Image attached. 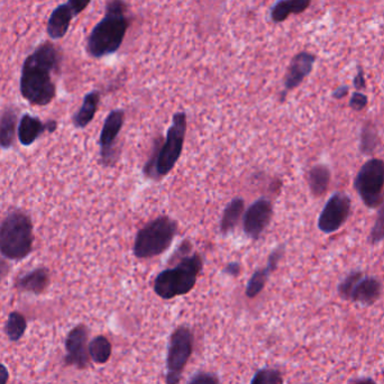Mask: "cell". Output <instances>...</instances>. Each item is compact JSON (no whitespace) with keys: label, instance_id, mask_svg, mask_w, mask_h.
I'll return each instance as SVG.
<instances>
[{"label":"cell","instance_id":"6da1fadb","mask_svg":"<svg viewBox=\"0 0 384 384\" xmlns=\"http://www.w3.org/2000/svg\"><path fill=\"white\" fill-rule=\"evenodd\" d=\"M62 54L50 41L37 45L21 66L19 91L33 106H48L56 96L54 74L60 71Z\"/></svg>","mask_w":384,"mask_h":384},{"label":"cell","instance_id":"7a4b0ae2","mask_svg":"<svg viewBox=\"0 0 384 384\" xmlns=\"http://www.w3.org/2000/svg\"><path fill=\"white\" fill-rule=\"evenodd\" d=\"M128 4L125 0H107L105 13L91 29L86 42V52L92 59L113 56L121 48L131 25Z\"/></svg>","mask_w":384,"mask_h":384},{"label":"cell","instance_id":"3957f363","mask_svg":"<svg viewBox=\"0 0 384 384\" xmlns=\"http://www.w3.org/2000/svg\"><path fill=\"white\" fill-rule=\"evenodd\" d=\"M187 128L188 118L186 111L174 113L166 138L158 137L154 140L152 154L143 168V173L146 178L160 180L173 170L181 158Z\"/></svg>","mask_w":384,"mask_h":384},{"label":"cell","instance_id":"277c9868","mask_svg":"<svg viewBox=\"0 0 384 384\" xmlns=\"http://www.w3.org/2000/svg\"><path fill=\"white\" fill-rule=\"evenodd\" d=\"M203 268V256L199 253H192L173 268H166L156 276L153 284L154 293L164 300L188 295L196 287Z\"/></svg>","mask_w":384,"mask_h":384},{"label":"cell","instance_id":"5b68a950","mask_svg":"<svg viewBox=\"0 0 384 384\" xmlns=\"http://www.w3.org/2000/svg\"><path fill=\"white\" fill-rule=\"evenodd\" d=\"M33 243L32 219L24 211H11L0 221V254L4 258L24 260L32 253Z\"/></svg>","mask_w":384,"mask_h":384},{"label":"cell","instance_id":"8992f818","mask_svg":"<svg viewBox=\"0 0 384 384\" xmlns=\"http://www.w3.org/2000/svg\"><path fill=\"white\" fill-rule=\"evenodd\" d=\"M178 221L170 216H158L137 232L133 245L135 258L148 260L163 254L173 243Z\"/></svg>","mask_w":384,"mask_h":384},{"label":"cell","instance_id":"52a82bcc","mask_svg":"<svg viewBox=\"0 0 384 384\" xmlns=\"http://www.w3.org/2000/svg\"><path fill=\"white\" fill-rule=\"evenodd\" d=\"M193 335L187 326L174 329L170 337L166 354V384H179L182 372L192 354Z\"/></svg>","mask_w":384,"mask_h":384},{"label":"cell","instance_id":"ba28073f","mask_svg":"<svg viewBox=\"0 0 384 384\" xmlns=\"http://www.w3.org/2000/svg\"><path fill=\"white\" fill-rule=\"evenodd\" d=\"M354 188L366 207L371 209L380 207L384 188L383 161L372 158L364 163L356 174Z\"/></svg>","mask_w":384,"mask_h":384},{"label":"cell","instance_id":"9c48e42d","mask_svg":"<svg viewBox=\"0 0 384 384\" xmlns=\"http://www.w3.org/2000/svg\"><path fill=\"white\" fill-rule=\"evenodd\" d=\"M125 111L123 109H115L108 113L103 121L99 136V148H101V162L103 166H113L119 158V148H117V138L121 134L125 124Z\"/></svg>","mask_w":384,"mask_h":384},{"label":"cell","instance_id":"30bf717a","mask_svg":"<svg viewBox=\"0 0 384 384\" xmlns=\"http://www.w3.org/2000/svg\"><path fill=\"white\" fill-rule=\"evenodd\" d=\"M350 206L352 201L348 195L344 192H335L319 215L318 228L321 232L325 234L337 232L350 217Z\"/></svg>","mask_w":384,"mask_h":384},{"label":"cell","instance_id":"8fae6325","mask_svg":"<svg viewBox=\"0 0 384 384\" xmlns=\"http://www.w3.org/2000/svg\"><path fill=\"white\" fill-rule=\"evenodd\" d=\"M273 217V205L266 198H260L245 211L243 229L251 240L258 241L266 232Z\"/></svg>","mask_w":384,"mask_h":384},{"label":"cell","instance_id":"7c38bea8","mask_svg":"<svg viewBox=\"0 0 384 384\" xmlns=\"http://www.w3.org/2000/svg\"><path fill=\"white\" fill-rule=\"evenodd\" d=\"M88 337L89 329L84 324L76 325L69 332L66 338V354L64 356L66 365L76 366L79 370L88 368L90 360Z\"/></svg>","mask_w":384,"mask_h":384},{"label":"cell","instance_id":"4fadbf2b","mask_svg":"<svg viewBox=\"0 0 384 384\" xmlns=\"http://www.w3.org/2000/svg\"><path fill=\"white\" fill-rule=\"evenodd\" d=\"M315 61L316 56L307 51H303L293 56L284 76V91L281 101H284L287 92L299 87L303 80L311 74Z\"/></svg>","mask_w":384,"mask_h":384},{"label":"cell","instance_id":"5bb4252c","mask_svg":"<svg viewBox=\"0 0 384 384\" xmlns=\"http://www.w3.org/2000/svg\"><path fill=\"white\" fill-rule=\"evenodd\" d=\"M56 128H58V121L54 119L43 123L39 117L25 113L19 119L17 137L23 146H31L44 133H54Z\"/></svg>","mask_w":384,"mask_h":384},{"label":"cell","instance_id":"9a60e30c","mask_svg":"<svg viewBox=\"0 0 384 384\" xmlns=\"http://www.w3.org/2000/svg\"><path fill=\"white\" fill-rule=\"evenodd\" d=\"M74 15L68 4H61L53 9L46 24V34L52 41L62 40L71 26Z\"/></svg>","mask_w":384,"mask_h":384},{"label":"cell","instance_id":"2e32d148","mask_svg":"<svg viewBox=\"0 0 384 384\" xmlns=\"http://www.w3.org/2000/svg\"><path fill=\"white\" fill-rule=\"evenodd\" d=\"M50 271L46 268H37L19 276L15 281V289L21 293L42 295L50 286Z\"/></svg>","mask_w":384,"mask_h":384},{"label":"cell","instance_id":"e0dca14e","mask_svg":"<svg viewBox=\"0 0 384 384\" xmlns=\"http://www.w3.org/2000/svg\"><path fill=\"white\" fill-rule=\"evenodd\" d=\"M382 284L373 276H362L350 291L348 300L362 305H371L379 300Z\"/></svg>","mask_w":384,"mask_h":384},{"label":"cell","instance_id":"ac0fdd59","mask_svg":"<svg viewBox=\"0 0 384 384\" xmlns=\"http://www.w3.org/2000/svg\"><path fill=\"white\" fill-rule=\"evenodd\" d=\"M101 94L99 90H92L84 96L80 108L72 116V123L76 128H84L94 121L97 113L99 103H101Z\"/></svg>","mask_w":384,"mask_h":384},{"label":"cell","instance_id":"d6986e66","mask_svg":"<svg viewBox=\"0 0 384 384\" xmlns=\"http://www.w3.org/2000/svg\"><path fill=\"white\" fill-rule=\"evenodd\" d=\"M19 109L9 106L0 115V148H11L16 138L19 128Z\"/></svg>","mask_w":384,"mask_h":384},{"label":"cell","instance_id":"ffe728a7","mask_svg":"<svg viewBox=\"0 0 384 384\" xmlns=\"http://www.w3.org/2000/svg\"><path fill=\"white\" fill-rule=\"evenodd\" d=\"M311 0H278L270 9V19L273 23L287 21L290 15H299L308 9Z\"/></svg>","mask_w":384,"mask_h":384},{"label":"cell","instance_id":"44dd1931","mask_svg":"<svg viewBox=\"0 0 384 384\" xmlns=\"http://www.w3.org/2000/svg\"><path fill=\"white\" fill-rule=\"evenodd\" d=\"M245 201L243 198L236 197L226 206L221 221V233L228 235L232 233L237 225L240 224L241 219L244 216Z\"/></svg>","mask_w":384,"mask_h":384},{"label":"cell","instance_id":"7402d4cb","mask_svg":"<svg viewBox=\"0 0 384 384\" xmlns=\"http://www.w3.org/2000/svg\"><path fill=\"white\" fill-rule=\"evenodd\" d=\"M330 182V170L324 164H317L311 168L308 174V183L311 193L315 197H320L328 189Z\"/></svg>","mask_w":384,"mask_h":384},{"label":"cell","instance_id":"603a6c76","mask_svg":"<svg viewBox=\"0 0 384 384\" xmlns=\"http://www.w3.org/2000/svg\"><path fill=\"white\" fill-rule=\"evenodd\" d=\"M27 329V321L24 315L19 311L9 313V318L4 326V332L11 342H19L23 338Z\"/></svg>","mask_w":384,"mask_h":384},{"label":"cell","instance_id":"cb8c5ba5","mask_svg":"<svg viewBox=\"0 0 384 384\" xmlns=\"http://www.w3.org/2000/svg\"><path fill=\"white\" fill-rule=\"evenodd\" d=\"M90 360L97 364H105L111 356V344L107 337L99 335L96 336L88 345Z\"/></svg>","mask_w":384,"mask_h":384},{"label":"cell","instance_id":"d4e9b609","mask_svg":"<svg viewBox=\"0 0 384 384\" xmlns=\"http://www.w3.org/2000/svg\"><path fill=\"white\" fill-rule=\"evenodd\" d=\"M271 274L272 272L270 271L266 266L258 268V270L252 274L251 279L248 280L246 290H245V295H246V297L250 298V299L258 297V295L263 291L264 288H266L268 278H270Z\"/></svg>","mask_w":384,"mask_h":384},{"label":"cell","instance_id":"484cf974","mask_svg":"<svg viewBox=\"0 0 384 384\" xmlns=\"http://www.w3.org/2000/svg\"><path fill=\"white\" fill-rule=\"evenodd\" d=\"M251 384H283V378L279 370L264 368L254 374Z\"/></svg>","mask_w":384,"mask_h":384},{"label":"cell","instance_id":"4316f807","mask_svg":"<svg viewBox=\"0 0 384 384\" xmlns=\"http://www.w3.org/2000/svg\"><path fill=\"white\" fill-rule=\"evenodd\" d=\"M378 143V135L375 131L370 126H365L360 134V152L363 154H372L375 150Z\"/></svg>","mask_w":384,"mask_h":384},{"label":"cell","instance_id":"83f0119b","mask_svg":"<svg viewBox=\"0 0 384 384\" xmlns=\"http://www.w3.org/2000/svg\"><path fill=\"white\" fill-rule=\"evenodd\" d=\"M363 276V273L360 271L350 272L340 284H338V295L345 299L348 300L350 291H352L353 287L355 286L356 282Z\"/></svg>","mask_w":384,"mask_h":384},{"label":"cell","instance_id":"f1b7e54d","mask_svg":"<svg viewBox=\"0 0 384 384\" xmlns=\"http://www.w3.org/2000/svg\"><path fill=\"white\" fill-rule=\"evenodd\" d=\"M384 240V203H381L375 223L370 234V243L375 245Z\"/></svg>","mask_w":384,"mask_h":384},{"label":"cell","instance_id":"f546056e","mask_svg":"<svg viewBox=\"0 0 384 384\" xmlns=\"http://www.w3.org/2000/svg\"><path fill=\"white\" fill-rule=\"evenodd\" d=\"M192 254V244L189 240H184L179 245V248H176V252L172 254L171 258L168 260V264L179 263L180 261L183 260L184 258L191 256Z\"/></svg>","mask_w":384,"mask_h":384},{"label":"cell","instance_id":"4dcf8cb0","mask_svg":"<svg viewBox=\"0 0 384 384\" xmlns=\"http://www.w3.org/2000/svg\"><path fill=\"white\" fill-rule=\"evenodd\" d=\"M187 384H219L218 376L211 372H198Z\"/></svg>","mask_w":384,"mask_h":384},{"label":"cell","instance_id":"1f68e13d","mask_svg":"<svg viewBox=\"0 0 384 384\" xmlns=\"http://www.w3.org/2000/svg\"><path fill=\"white\" fill-rule=\"evenodd\" d=\"M366 105H368V97L364 94H360L358 91L353 94L350 101V108L356 111H360L365 108Z\"/></svg>","mask_w":384,"mask_h":384},{"label":"cell","instance_id":"d6a6232c","mask_svg":"<svg viewBox=\"0 0 384 384\" xmlns=\"http://www.w3.org/2000/svg\"><path fill=\"white\" fill-rule=\"evenodd\" d=\"M92 0H68V6L71 9L74 17L79 16L82 11L88 9Z\"/></svg>","mask_w":384,"mask_h":384},{"label":"cell","instance_id":"836d02e7","mask_svg":"<svg viewBox=\"0 0 384 384\" xmlns=\"http://www.w3.org/2000/svg\"><path fill=\"white\" fill-rule=\"evenodd\" d=\"M241 272H242V266L238 262H231V263L226 264L224 270H223V273L233 276V278H237V276H240Z\"/></svg>","mask_w":384,"mask_h":384},{"label":"cell","instance_id":"e575fe53","mask_svg":"<svg viewBox=\"0 0 384 384\" xmlns=\"http://www.w3.org/2000/svg\"><path fill=\"white\" fill-rule=\"evenodd\" d=\"M354 87L358 90L364 89L365 88V78H364V72L362 69H358V74L354 78Z\"/></svg>","mask_w":384,"mask_h":384},{"label":"cell","instance_id":"d590c367","mask_svg":"<svg viewBox=\"0 0 384 384\" xmlns=\"http://www.w3.org/2000/svg\"><path fill=\"white\" fill-rule=\"evenodd\" d=\"M9 381V368L3 363H0V384H7Z\"/></svg>","mask_w":384,"mask_h":384},{"label":"cell","instance_id":"8d00e7d4","mask_svg":"<svg viewBox=\"0 0 384 384\" xmlns=\"http://www.w3.org/2000/svg\"><path fill=\"white\" fill-rule=\"evenodd\" d=\"M348 95V86H342V87L337 88L334 92H333V97L335 99H342V98L346 97Z\"/></svg>","mask_w":384,"mask_h":384},{"label":"cell","instance_id":"74e56055","mask_svg":"<svg viewBox=\"0 0 384 384\" xmlns=\"http://www.w3.org/2000/svg\"><path fill=\"white\" fill-rule=\"evenodd\" d=\"M9 266L6 263L5 261L3 258H0V283L3 282V280L5 279L6 276L9 274Z\"/></svg>","mask_w":384,"mask_h":384},{"label":"cell","instance_id":"f35d334b","mask_svg":"<svg viewBox=\"0 0 384 384\" xmlns=\"http://www.w3.org/2000/svg\"><path fill=\"white\" fill-rule=\"evenodd\" d=\"M353 384H376L375 381L371 378H362V379L356 380Z\"/></svg>","mask_w":384,"mask_h":384}]
</instances>
